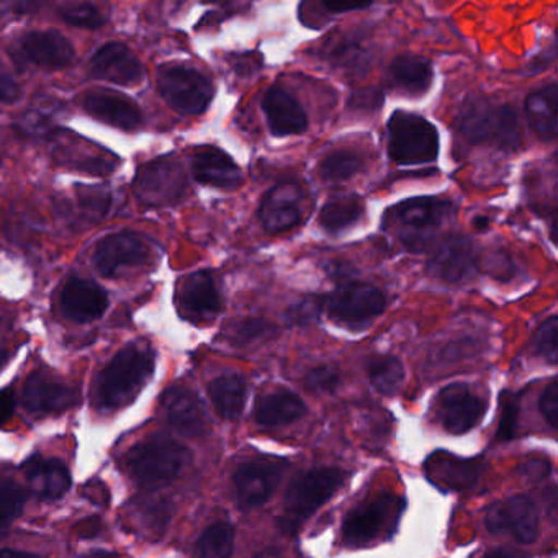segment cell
I'll return each mask as SVG.
<instances>
[{
    "mask_svg": "<svg viewBox=\"0 0 558 558\" xmlns=\"http://www.w3.org/2000/svg\"><path fill=\"white\" fill-rule=\"evenodd\" d=\"M61 17L74 27L93 28V31L106 24L102 12L90 4L70 5L61 11Z\"/></svg>",
    "mask_w": 558,
    "mask_h": 558,
    "instance_id": "ab89813d",
    "label": "cell"
},
{
    "mask_svg": "<svg viewBox=\"0 0 558 558\" xmlns=\"http://www.w3.org/2000/svg\"><path fill=\"white\" fill-rule=\"evenodd\" d=\"M485 524L492 534L509 535L521 544H532L538 537L537 506L527 496H512L488 509Z\"/></svg>",
    "mask_w": 558,
    "mask_h": 558,
    "instance_id": "8fae6325",
    "label": "cell"
},
{
    "mask_svg": "<svg viewBox=\"0 0 558 558\" xmlns=\"http://www.w3.org/2000/svg\"><path fill=\"white\" fill-rule=\"evenodd\" d=\"M452 214L450 202L417 197L401 202L388 210L384 223L408 251L423 253Z\"/></svg>",
    "mask_w": 558,
    "mask_h": 558,
    "instance_id": "3957f363",
    "label": "cell"
},
{
    "mask_svg": "<svg viewBox=\"0 0 558 558\" xmlns=\"http://www.w3.org/2000/svg\"><path fill=\"white\" fill-rule=\"evenodd\" d=\"M390 80L403 93L421 96L433 83V66L426 58L404 54L391 61Z\"/></svg>",
    "mask_w": 558,
    "mask_h": 558,
    "instance_id": "f546056e",
    "label": "cell"
},
{
    "mask_svg": "<svg viewBox=\"0 0 558 558\" xmlns=\"http://www.w3.org/2000/svg\"><path fill=\"white\" fill-rule=\"evenodd\" d=\"M388 155L401 166L436 161L439 155L437 130L416 113L395 112L388 122Z\"/></svg>",
    "mask_w": 558,
    "mask_h": 558,
    "instance_id": "8992f818",
    "label": "cell"
},
{
    "mask_svg": "<svg viewBox=\"0 0 558 558\" xmlns=\"http://www.w3.org/2000/svg\"><path fill=\"white\" fill-rule=\"evenodd\" d=\"M371 4H331V2H323V9L328 11V14H344V12L361 11V9L368 8Z\"/></svg>",
    "mask_w": 558,
    "mask_h": 558,
    "instance_id": "816d5d0a",
    "label": "cell"
},
{
    "mask_svg": "<svg viewBox=\"0 0 558 558\" xmlns=\"http://www.w3.org/2000/svg\"><path fill=\"white\" fill-rule=\"evenodd\" d=\"M0 558H41L35 554H27V551H19V550H8V548H2L0 550Z\"/></svg>",
    "mask_w": 558,
    "mask_h": 558,
    "instance_id": "f5cc1de1",
    "label": "cell"
},
{
    "mask_svg": "<svg viewBox=\"0 0 558 558\" xmlns=\"http://www.w3.org/2000/svg\"><path fill=\"white\" fill-rule=\"evenodd\" d=\"M192 171L201 184L214 187L236 189L243 182V174L236 162L227 153L214 146H205L195 153Z\"/></svg>",
    "mask_w": 558,
    "mask_h": 558,
    "instance_id": "484cf974",
    "label": "cell"
},
{
    "mask_svg": "<svg viewBox=\"0 0 558 558\" xmlns=\"http://www.w3.org/2000/svg\"><path fill=\"white\" fill-rule=\"evenodd\" d=\"M362 214H364V207L359 198H335L319 214V225L329 234H339L357 223Z\"/></svg>",
    "mask_w": 558,
    "mask_h": 558,
    "instance_id": "1f68e13d",
    "label": "cell"
},
{
    "mask_svg": "<svg viewBox=\"0 0 558 558\" xmlns=\"http://www.w3.org/2000/svg\"><path fill=\"white\" fill-rule=\"evenodd\" d=\"M538 407H541L542 416L547 421L548 426L551 429H557L558 427V385L557 381H551L547 388H545L544 393H542L541 401H538Z\"/></svg>",
    "mask_w": 558,
    "mask_h": 558,
    "instance_id": "bcb514c9",
    "label": "cell"
},
{
    "mask_svg": "<svg viewBox=\"0 0 558 558\" xmlns=\"http://www.w3.org/2000/svg\"><path fill=\"white\" fill-rule=\"evenodd\" d=\"M191 459L187 447L171 437L159 436L136 444L126 463L140 485L161 486L178 478Z\"/></svg>",
    "mask_w": 558,
    "mask_h": 558,
    "instance_id": "277c9868",
    "label": "cell"
},
{
    "mask_svg": "<svg viewBox=\"0 0 558 558\" xmlns=\"http://www.w3.org/2000/svg\"><path fill=\"white\" fill-rule=\"evenodd\" d=\"M27 493L14 482L0 486V537L8 534L12 522L24 511Z\"/></svg>",
    "mask_w": 558,
    "mask_h": 558,
    "instance_id": "8d00e7d4",
    "label": "cell"
},
{
    "mask_svg": "<svg viewBox=\"0 0 558 558\" xmlns=\"http://www.w3.org/2000/svg\"><path fill=\"white\" fill-rule=\"evenodd\" d=\"M457 129L470 145H492L511 151L521 145V129L514 110L485 97H472L457 116Z\"/></svg>",
    "mask_w": 558,
    "mask_h": 558,
    "instance_id": "7a4b0ae2",
    "label": "cell"
},
{
    "mask_svg": "<svg viewBox=\"0 0 558 558\" xmlns=\"http://www.w3.org/2000/svg\"><path fill=\"white\" fill-rule=\"evenodd\" d=\"M519 473L525 478L541 480L550 473V463L545 460H531V462L522 463L519 466Z\"/></svg>",
    "mask_w": 558,
    "mask_h": 558,
    "instance_id": "681fc988",
    "label": "cell"
},
{
    "mask_svg": "<svg viewBox=\"0 0 558 558\" xmlns=\"http://www.w3.org/2000/svg\"><path fill=\"white\" fill-rule=\"evenodd\" d=\"M329 318L339 325L361 328L384 313L387 296L368 283L349 282L338 287L325 299Z\"/></svg>",
    "mask_w": 558,
    "mask_h": 558,
    "instance_id": "30bf717a",
    "label": "cell"
},
{
    "mask_svg": "<svg viewBox=\"0 0 558 558\" xmlns=\"http://www.w3.org/2000/svg\"><path fill=\"white\" fill-rule=\"evenodd\" d=\"M368 378L380 393L395 395L404 381L403 364L391 355H378L367 365Z\"/></svg>",
    "mask_w": 558,
    "mask_h": 558,
    "instance_id": "d6a6232c",
    "label": "cell"
},
{
    "mask_svg": "<svg viewBox=\"0 0 558 558\" xmlns=\"http://www.w3.org/2000/svg\"><path fill=\"white\" fill-rule=\"evenodd\" d=\"M80 401V395L74 388L53 380L45 374H34L25 384L22 403L35 416L63 413Z\"/></svg>",
    "mask_w": 558,
    "mask_h": 558,
    "instance_id": "d6986e66",
    "label": "cell"
},
{
    "mask_svg": "<svg viewBox=\"0 0 558 558\" xmlns=\"http://www.w3.org/2000/svg\"><path fill=\"white\" fill-rule=\"evenodd\" d=\"M166 420L185 437L204 436L208 429L207 411L201 398L185 387H171L161 398Z\"/></svg>",
    "mask_w": 558,
    "mask_h": 558,
    "instance_id": "e0dca14e",
    "label": "cell"
},
{
    "mask_svg": "<svg viewBox=\"0 0 558 558\" xmlns=\"http://www.w3.org/2000/svg\"><path fill=\"white\" fill-rule=\"evenodd\" d=\"M84 110L113 129L133 130L142 126L143 113L133 100L113 90H93L83 100Z\"/></svg>",
    "mask_w": 558,
    "mask_h": 558,
    "instance_id": "44dd1931",
    "label": "cell"
},
{
    "mask_svg": "<svg viewBox=\"0 0 558 558\" xmlns=\"http://www.w3.org/2000/svg\"><path fill=\"white\" fill-rule=\"evenodd\" d=\"M158 89L162 99L182 116H201L215 96L211 81L184 64L162 66L158 73Z\"/></svg>",
    "mask_w": 558,
    "mask_h": 558,
    "instance_id": "52a82bcc",
    "label": "cell"
},
{
    "mask_svg": "<svg viewBox=\"0 0 558 558\" xmlns=\"http://www.w3.org/2000/svg\"><path fill=\"white\" fill-rule=\"evenodd\" d=\"M17 57L45 71H58L73 63L74 47L57 32H32L17 44Z\"/></svg>",
    "mask_w": 558,
    "mask_h": 558,
    "instance_id": "9a60e30c",
    "label": "cell"
},
{
    "mask_svg": "<svg viewBox=\"0 0 558 558\" xmlns=\"http://www.w3.org/2000/svg\"><path fill=\"white\" fill-rule=\"evenodd\" d=\"M110 195L99 189H83L80 194V207L89 221H99L109 211Z\"/></svg>",
    "mask_w": 558,
    "mask_h": 558,
    "instance_id": "b9f144b4",
    "label": "cell"
},
{
    "mask_svg": "<svg viewBox=\"0 0 558 558\" xmlns=\"http://www.w3.org/2000/svg\"><path fill=\"white\" fill-rule=\"evenodd\" d=\"M179 312L194 323L210 322L221 312V296L217 280L207 270L191 274L175 293Z\"/></svg>",
    "mask_w": 558,
    "mask_h": 558,
    "instance_id": "5bb4252c",
    "label": "cell"
},
{
    "mask_svg": "<svg viewBox=\"0 0 558 558\" xmlns=\"http://www.w3.org/2000/svg\"><path fill=\"white\" fill-rule=\"evenodd\" d=\"M439 410L444 427L450 434H465L478 423L486 404L466 385L453 384L439 393Z\"/></svg>",
    "mask_w": 558,
    "mask_h": 558,
    "instance_id": "ac0fdd59",
    "label": "cell"
},
{
    "mask_svg": "<svg viewBox=\"0 0 558 558\" xmlns=\"http://www.w3.org/2000/svg\"><path fill=\"white\" fill-rule=\"evenodd\" d=\"M403 502L391 493H380L349 512L342 525V537L351 547L367 545L397 527Z\"/></svg>",
    "mask_w": 558,
    "mask_h": 558,
    "instance_id": "ba28073f",
    "label": "cell"
},
{
    "mask_svg": "<svg viewBox=\"0 0 558 558\" xmlns=\"http://www.w3.org/2000/svg\"><path fill=\"white\" fill-rule=\"evenodd\" d=\"M349 110L357 113H374L384 106V94L375 87H365V89L352 93L348 102Z\"/></svg>",
    "mask_w": 558,
    "mask_h": 558,
    "instance_id": "ee69618b",
    "label": "cell"
},
{
    "mask_svg": "<svg viewBox=\"0 0 558 558\" xmlns=\"http://www.w3.org/2000/svg\"><path fill=\"white\" fill-rule=\"evenodd\" d=\"M557 316H550L547 322L542 323L534 336V348L537 354H541L548 364L555 365L558 361L557 351Z\"/></svg>",
    "mask_w": 558,
    "mask_h": 558,
    "instance_id": "f35d334b",
    "label": "cell"
},
{
    "mask_svg": "<svg viewBox=\"0 0 558 558\" xmlns=\"http://www.w3.org/2000/svg\"><path fill=\"white\" fill-rule=\"evenodd\" d=\"M475 227L485 230L488 227V218H475Z\"/></svg>",
    "mask_w": 558,
    "mask_h": 558,
    "instance_id": "9f6ffc18",
    "label": "cell"
},
{
    "mask_svg": "<svg viewBox=\"0 0 558 558\" xmlns=\"http://www.w3.org/2000/svg\"><path fill=\"white\" fill-rule=\"evenodd\" d=\"M90 74L97 80L132 87L145 77L142 61L120 44H109L97 51L90 61Z\"/></svg>",
    "mask_w": 558,
    "mask_h": 558,
    "instance_id": "7402d4cb",
    "label": "cell"
},
{
    "mask_svg": "<svg viewBox=\"0 0 558 558\" xmlns=\"http://www.w3.org/2000/svg\"><path fill=\"white\" fill-rule=\"evenodd\" d=\"M344 480V473L338 469H315L300 475L287 492L286 511L279 519L282 531H299L341 488Z\"/></svg>",
    "mask_w": 558,
    "mask_h": 558,
    "instance_id": "5b68a950",
    "label": "cell"
},
{
    "mask_svg": "<svg viewBox=\"0 0 558 558\" xmlns=\"http://www.w3.org/2000/svg\"><path fill=\"white\" fill-rule=\"evenodd\" d=\"M246 381L240 374H225L208 387L211 403L223 420H236L246 403Z\"/></svg>",
    "mask_w": 558,
    "mask_h": 558,
    "instance_id": "4dcf8cb0",
    "label": "cell"
},
{
    "mask_svg": "<svg viewBox=\"0 0 558 558\" xmlns=\"http://www.w3.org/2000/svg\"><path fill=\"white\" fill-rule=\"evenodd\" d=\"M15 411V390L12 387L0 390V424L8 423Z\"/></svg>",
    "mask_w": 558,
    "mask_h": 558,
    "instance_id": "f907efd6",
    "label": "cell"
},
{
    "mask_svg": "<svg viewBox=\"0 0 558 558\" xmlns=\"http://www.w3.org/2000/svg\"><path fill=\"white\" fill-rule=\"evenodd\" d=\"M9 362V352L5 349H0V371L8 365Z\"/></svg>",
    "mask_w": 558,
    "mask_h": 558,
    "instance_id": "11a10c76",
    "label": "cell"
},
{
    "mask_svg": "<svg viewBox=\"0 0 558 558\" xmlns=\"http://www.w3.org/2000/svg\"><path fill=\"white\" fill-rule=\"evenodd\" d=\"M31 489L41 499H58L71 488V473L58 459L34 457L25 463Z\"/></svg>",
    "mask_w": 558,
    "mask_h": 558,
    "instance_id": "4316f807",
    "label": "cell"
},
{
    "mask_svg": "<svg viewBox=\"0 0 558 558\" xmlns=\"http://www.w3.org/2000/svg\"><path fill=\"white\" fill-rule=\"evenodd\" d=\"M325 308V299L322 296H308L302 302L295 303L289 312L286 313L287 323L292 326H306L316 322Z\"/></svg>",
    "mask_w": 558,
    "mask_h": 558,
    "instance_id": "60d3db41",
    "label": "cell"
},
{
    "mask_svg": "<svg viewBox=\"0 0 558 558\" xmlns=\"http://www.w3.org/2000/svg\"><path fill=\"white\" fill-rule=\"evenodd\" d=\"M329 60L349 73H364L371 63V53L359 38H345L329 50Z\"/></svg>",
    "mask_w": 558,
    "mask_h": 558,
    "instance_id": "e575fe53",
    "label": "cell"
},
{
    "mask_svg": "<svg viewBox=\"0 0 558 558\" xmlns=\"http://www.w3.org/2000/svg\"><path fill=\"white\" fill-rule=\"evenodd\" d=\"M362 169L361 156L351 151H336L319 162L318 171L323 181L342 182L354 178Z\"/></svg>",
    "mask_w": 558,
    "mask_h": 558,
    "instance_id": "d590c367",
    "label": "cell"
},
{
    "mask_svg": "<svg viewBox=\"0 0 558 558\" xmlns=\"http://www.w3.org/2000/svg\"><path fill=\"white\" fill-rule=\"evenodd\" d=\"M145 238L132 231L110 234L97 244L94 266L104 277H116L129 267L145 264L149 257Z\"/></svg>",
    "mask_w": 558,
    "mask_h": 558,
    "instance_id": "4fadbf2b",
    "label": "cell"
},
{
    "mask_svg": "<svg viewBox=\"0 0 558 558\" xmlns=\"http://www.w3.org/2000/svg\"><path fill=\"white\" fill-rule=\"evenodd\" d=\"M282 466L272 462H251L234 472L233 486L238 502L244 508L260 506L276 492Z\"/></svg>",
    "mask_w": 558,
    "mask_h": 558,
    "instance_id": "ffe728a7",
    "label": "cell"
},
{
    "mask_svg": "<svg viewBox=\"0 0 558 558\" xmlns=\"http://www.w3.org/2000/svg\"><path fill=\"white\" fill-rule=\"evenodd\" d=\"M480 257L475 244L462 234H449L440 241L427 263V272L447 283H460L478 272Z\"/></svg>",
    "mask_w": 558,
    "mask_h": 558,
    "instance_id": "7c38bea8",
    "label": "cell"
},
{
    "mask_svg": "<svg viewBox=\"0 0 558 558\" xmlns=\"http://www.w3.org/2000/svg\"><path fill=\"white\" fill-rule=\"evenodd\" d=\"M426 476L430 483L446 492H463L478 482L482 473L480 460L460 459L447 452H436L426 460Z\"/></svg>",
    "mask_w": 558,
    "mask_h": 558,
    "instance_id": "603a6c76",
    "label": "cell"
},
{
    "mask_svg": "<svg viewBox=\"0 0 558 558\" xmlns=\"http://www.w3.org/2000/svg\"><path fill=\"white\" fill-rule=\"evenodd\" d=\"M486 266H488L492 277H496V279L501 280L511 279L512 270H514L511 259L502 253L493 254V256L489 257L488 263H486Z\"/></svg>",
    "mask_w": 558,
    "mask_h": 558,
    "instance_id": "7dc6e473",
    "label": "cell"
},
{
    "mask_svg": "<svg viewBox=\"0 0 558 558\" xmlns=\"http://www.w3.org/2000/svg\"><path fill=\"white\" fill-rule=\"evenodd\" d=\"M277 328L270 325L266 319L247 318L234 323L230 329V341L240 348L256 344V342L267 341L276 335Z\"/></svg>",
    "mask_w": 558,
    "mask_h": 558,
    "instance_id": "74e56055",
    "label": "cell"
},
{
    "mask_svg": "<svg viewBox=\"0 0 558 558\" xmlns=\"http://www.w3.org/2000/svg\"><path fill=\"white\" fill-rule=\"evenodd\" d=\"M485 558H522L521 555L512 554V551L495 550L486 555Z\"/></svg>",
    "mask_w": 558,
    "mask_h": 558,
    "instance_id": "db71d44e",
    "label": "cell"
},
{
    "mask_svg": "<svg viewBox=\"0 0 558 558\" xmlns=\"http://www.w3.org/2000/svg\"><path fill=\"white\" fill-rule=\"evenodd\" d=\"M19 93H21L19 84L5 70L4 64L0 63V104L14 102Z\"/></svg>",
    "mask_w": 558,
    "mask_h": 558,
    "instance_id": "c3c4849f",
    "label": "cell"
},
{
    "mask_svg": "<svg viewBox=\"0 0 558 558\" xmlns=\"http://www.w3.org/2000/svg\"><path fill=\"white\" fill-rule=\"evenodd\" d=\"M133 189L145 207H169L184 197L187 191V178L175 159H155L140 169L133 182Z\"/></svg>",
    "mask_w": 558,
    "mask_h": 558,
    "instance_id": "9c48e42d",
    "label": "cell"
},
{
    "mask_svg": "<svg viewBox=\"0 0 558 558\" xmlns=\"http://www.w3.org/2000/svg\"><path fill=\"white\" fill-rule=\"evenodd\" d=\"M305 192L292 182L276 185L264 198L259 220L269 233H283L302 221Z\"/></svg>",
    "mask_w": 558,
    "mask_h": 558,
    "instance_id": "2e32d148",
    "label": "cell"
},
{
    "mask_svg": "<svg viewBox=\"0 0 558 558\" xmlns=\"http://www.w3.org/2000/svg\"><path fill=\"white\" fill-rule=\"evenodd\" d=\"M525 116L529 125L545 142L557 136V86L542 87L525 100Z\"/></svg>",
    "mask_w": 558,
    "mask_h": 558,
    "instance_id": "f1b7e54d",
    "label": "cell"
},
{
    "mask_svg": "<svg viewBox=\"0 0 558 558\" xmlns=\"http://www.w3.org/2000/svg\"><path fill=\"white\" fill-rule=\"evenodd\" d=\"M155 372V352L143 344L123 348L97 380V404L113 411L129 407Z\"/></svg>",
    "mask_w": 558,
    "mask_h": 558,
    "instance_id": "6da1fadb",
    "label": "cell"
},
{
    "mask_svg": "<svg viewBox=\"0 0 558 558\" xmlns=\"http://www.w3.org/2000/svg\"><path fill=\"white\" fill-rule=\"evenodd\" d=\"M267 125L274 136L299 135L308 129V119L295 97L282 87H270L263 100Z\"/></svg>",
    "mask_w": 558,
    "mask_h": 558,
    "instance_id": "d4e9b609",
    "label": "cell"
},
{
    "mask_svg": "<svg viewBox=\"0 0 558 558\" xmlns=\"http://www.w3.org/2000/svg\"><path fill=\"white\" fill-rule=\"evenodd\" d=\"M234 547V532L231 525L217 522L205 529L197 542L198 558H231Z\"/></svg>",
    "mask_w": 558,
    "mask_h": 558,
    "instance_id": "836d02e7",
    "label": "cell"
},
{
    "mask_svg": "<svg viewBox=\"0 0 558 558\" xmlns=\"http://www.w3.org/2000/svg\"><path fill=\"white\" fill-rule=\"evenodd\" d=\"M109 306L102 287L90 280L71 279L61 293V310L71 322L90 323L99 319Z\"/></svg>",
    "mask_w": 558,
    "mask_h": 558,
    "instance_id": "cb8c5ba5",
    "label": "cell"
},
{
    "mask_svg": "<svg viewBox=\"0 0 558 558\" xmlns=\"http://www.w3.org/2000/svg\"><path fill=\"white\" fill-rule=\"evenodd\" d=\"M306 413L305 403L292 391L280 390L260 398L254 408V420L260 426H282L300 420Z\"/></svg>",
    "mask_w": 558,
    "mask_h": 558,
    "instance_id": "83f0119b",
    "label": "cell"
},
{
    "mask_svg": "<svg viewBox=\"0 0 558 558\" xmlns=\"http://www.w3.org/2000/svg\"><path fill=\"white\" fill-rule=\"evenodd\" d=\"M306 387L316 393H328L339 385V372L329 365H319L308 372L305 378Z\"/></svg>",
    "mask_w": 558,
    "mask_h": 558,
    "instance_id": "f6af8a7d",
    "label": "cell"
},
{
    "mask_svg": "<svg viewBox=\"0 0 558 558\" xmlns=\"http://www.w3.org/2000/svg\"><path fill=\"white\" fill-rule=\"evenodd\" d=\"M518 400L512 395H502L501 420H499L498 433L496 437L499 440H511L518 429Z\"/></svg>",
    "mask_w": 558,
    "mask_h": 558,
    "instance_id": "7bdbcfd3",
    "label": "cell"
}]
</instances>
